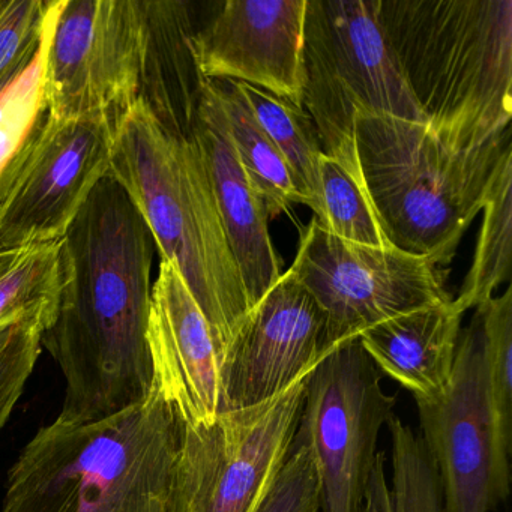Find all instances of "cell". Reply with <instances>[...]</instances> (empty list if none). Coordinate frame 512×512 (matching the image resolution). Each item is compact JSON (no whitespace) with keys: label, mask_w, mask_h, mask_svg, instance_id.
I'll return each mask as SVG.
<instances>
[{"label":"cell","mask_w":512,"mask_h":512,"mask_svg":"<svg viewBox=\"0 0 512 512\" xmlns=\"http://www.w3.org/2000/svg\"><path fill=\"white\" fill-rule=\"evenodd\" d=\"M238 85L257 122L283 155L298 191L299 205L308 206L314 212V217H319L322 197L320 160L323 151L313 119L304 107L295 106L256 86L239 82Z\"/></svg>","instance_id":"cell-20"},{"label":"cell","mask_w":512,"mask_h":512,"mask_svg":"<svg viewBox=\"0 0 512 512\" xmlns=\"http://www.w3.org/2000/svg\"><path fill=\"white\" fill-rule=\"evenodd\" d=\"M193 136L202 152L221 223L253 308L281 278V262L269 235V212L230 137L226 115L211 80L200 94Z\"/></svg>","instance_id":"cell-16"},{"label":"cell","mask_w":512,"mask_h":512,"mask_svg":"<svg viewBox=\"0 0 512 512\" xmlns=\"http://www.w3.org/2000/svg\"><path fill=\"white\" fill-rule=\"evenodd\" d=\"M152 389L187 424H211L227 413V350L215 337L173 263L161 260L148 322Z\"/></svg>","instance_id":"cell-15"},{"label":"cell","mask_w":512,"mask_h":512,"mask_svg":"<svg viewBox=\"0 0 512 512\" xmlns=\"http://www.w3.org/2000/svg\"><path fill=\"white\" fill-rule=\"evenodd\" d=\"M322 509V479L313 446L296 431L268 490L253 512H319Z\"/></svg>","instance_id":"cell-27"},{"label":"cell","mask_w":512,"mask_h":512,"mask_svg":"<svg viewBox=\"0 0 512 512\" xmlns=\"http://www.w3.org/2000/svg\"><path fill=\"white\" fill-rule=\"evenodd\" d=\"M385 476V454L377 452L365 490L361 512H394L391 490Z\"/></svg>","instance_id":"cell-30"},{"label":"cell","mask_w":512,"mask_h":512,"mask_svg":"<svg viewBox=\"0 0 512 512\" xmlns=\"http://www.w3.org/2000/svg\"><path fill=\"white\" fill-rule=\"evenodd\" d=\"M109 175L124 188L227 350L248 311L247 293L194 136L172 133L137 103L113 134Z\"/></svg>","instance_id":"cell-4"},{"label":"cell","mask_w":512,"mask_h":512,"mask_svg":"<svg viewBox=\"0 0 512 512\" xmlns=\"http://www.w3.org/2000/svg\"><path fill=\"white\" fill-rule=\"evenodd\" d=\"M49 7L47 0H0V86L38 55Z\"/></svg>","instance_id":"cell-29"},{"label":"cell","mask_w":512,"mask_h":512,"mask_svg":"<svg viewBox=\"0 0 512 512\" xmlns=\"http://www.w3.org/2000/svg\"><path fill=\"white\" fill-rule=\"evenodd\" d=\"M287 272L325 314V353L398 314L452 299L448 271L430 257L344 241L314 217Z\"/></svg>","instance_id":"cell-9"},{"label":"cell","mask_w":512,"mask_h":512,"mask_svg":"<svg viewBox=\"0 0 512 512\" xmlns=\"http://www.w3.org/2000/svg\"><path fill=\"white\" fill-rule=\"evenodd\" d=\"M302 106L323 154L361 181L356 116L425 124L383 31L377 0H307Z\"/></svg>","instance_id":"cell-6"},{"label":"cell","mask_w":512,"mask_h":512,"mask_svg":"<svg viewBox=\"0 0 512 512\" xmlns=\"http://www.w3.org/2000/svg\"><path fill=\"white\" fill-rule=\"evenodd\" d=\"M211 82L220 98L239 161L254 190L265 200L269 217L287 214L293 203L299 205V196L283 155L257 122L238 82Z\"/></svg>","instance_id":"cell-19"},{"label":"cell","mask_w":512,"mask_h":512,"mask_svg":"<svg viewBox=\"0 0 512 512\" xmlns=\"http://www.w3.org/2000/svg\"><path fill=\"white\" fill-rule=\"evenodd\" d=\"M482 212L472 266L454 299L463 313L493 298L494 290L511 280L512 158L500 169Z\"/></svg>","instance_id":"cell-21"},{"label":"cell","mask_w":512,"mask_h":512,"mask_svg":"<svg viewBox=\"0 0 512 512\" xmlns=\"http://www.w3.org/2000/svg\"><path fill=\"white\" fill-rule=\"evenodd\" d=\"M143 17L142 103L163 127L193 136L205 77L193 53L199 26L193 5L181 0H140Z\"/></svg>","instance_id":"cell-17"},{"label":"cell","mask_w":512,"mask_h":512,"mask_svg":"<svg viewBox=\"0 0 512 512\" xmlns=\"http://www.w3.org/2000/svg\"><path fill=\"white\" fill-rule=\"evenodd\" d=\"M425 124L455 148L511 134L512 0H377Z\"/></svg>","instance_id":"cell-2"},{"label":"cell","mask_w":512,"mask_h":512,"mask_svg":"<svg viewBox=\"0 0 512 512\" xmlns=\"http://www.w3.org/2000/svg\"><path fill=\"white\" fill-rule=\"evenodd\" d=\"M355 137L362 181L389 244L448 266L512 158L511 134L460 149L422 122L358 115Z\"/></svg>","instance_id":"cell-5"},{"label":"cell","mask_w":512,"mask_h":512,"mask_svg":"<svg viewBox=\"0 0 512 512\" xmlns=\"http://www.w3.org/2000/svg\"><path fill=\"white\" fill-rule=\"evenodd\" d=\"M392 445L394 512H445L439 472L421 436L394 416L388 422Z\"/></svg>","instance_id":"cell-25"},{"label":"cell","mask_w":512,"mask_h":512,"mask_svg":"<svg viewBox=\"0 0 512 512\" xmlns=\"http://www.w3.org/2000/svg\"><path fill=\"white\" fill-rule=\"evenodd\" d=\"M182 425L154 389L100 421L55 419L11 466L0 512H169Z\"/></svg>","instance_id":"cell-3"},{"label":"cell","mask_w":512,"mask_h":512,"mask_svg":"<svg viewBox=\"0 0 512 512\" xmlns=\"http://www.w3.org/2000/svg\"><path fill=\"white\" fill-rule=\"evenodd\" d=\"M326 319L289 274L248 311L226 362L227 412L271 401L307 377L325 355Z\"/></svg>","instance_id":"cell-13"},{"label":"cell","mask_w":512,"mask_h":512,"mask_svg":"<svg viewBox=\"0 0 512 512\" xmlns=\"http://www.w3.org/2000/svg\"><path fill=\"white\" fill-rule=\"evenodd\" d=\"M320 226L344 241L368 247L391 248L371 205L364 181L343 164L323 154L320 160Z\"/></svg>","instance_id":"cell-23"},{"label":"cell","mask_w":512,"mask_h":512,"mask_svg":"<svg viewBox=\"0 0 512 512\" xmlns=\"http://www.w3.org/2000/svg\"><path fill=\"white\" fill-rule=\"evenodd\" d=\"M19 251H0V275L7 271L8 266L14 262Z\"/></svg>","instance_id":"cell-31"},{"label":"cell","mask_w":512,"mask_h":512,"mask_svg":"<svg viewBox=\"0 0 512 512\" xmlns=\"http://www.w3.org/2000/svg\"><path fill=\"white\" fill-rule=\"evenodd\" d=\"M44 325L37 317L0 323V431L25 392L41 353Z\"/></svg>","instance_id":"cell-28"},{"label":"cell","mask_w":512,"mask_h":512,"mask_svg":"<svg viewBox=\"0 0 512 512\" xmlns=\"http://www.w3.org/2000/svg\"><path fill=\"white\" fill-rule=\"evenodd\" d=\"M113 134L103 119H56L47 110L0 196V251L62 241L109 176Z\"/></svg>","instance_id":"cell-12"},{"label":"cell","mask_w":512,"mask_h":512,"mask_svg":"<svg viewBox=\"0 0 512 512\" xmlns=\"http://www.w3.org/2000/svg\"><path fill=\"white\" fill-rule=\"evenodd\" d=\"M415 401L419 436L439 472L445 512H491L508 499L512 448L491 407L478 314L460 332L445 391Z\"/></svg>","instance_id":"cell-11"},{"label":"cell","mask_w":512,"mask_h":512,"mask_svg":"<svg viewBox=\"0 0 512 512\" xmlns=\"http://www.w3.org/2000/svg\"><path fill=\"white\" fill-rule=\"evenodd\" d=\"M484 337L488 395L497 427L512 448V287L476 307Z\"/></svg>","instance_id":"cell-26"},{"label":"cell","mask_w":512,"mask_h":512,"mask_svg":"<svg viewBox=\"0 0 512 512\" xmlns=\"http://www.w3.org/2000/svg\"><path fill=\"white\" fill-rule=\"evenodd\" d=\"M463 316L451 299L377 323L359 341L379 371L413 397L434 398L451 379Z\"/></svg>","instance_id":"cell-18"},{"label":"cell","mask_w":512,"mask_h":512,"mask_svg":"<svg viewBox=\"0 0 512 512\" xmlns=\"http://www.w3.org/2000/svg\"><path fill=\"white\" fill-rule=\"evenodd\" d=\"M305 11L307 0H227L194 34L200 73L304 107Z\"/></svg>","instance_id":"cell-14"},{"label":"cell","mask_w":512,"mask_h":512,"mask_svg":"<svg viewBox=\"0 0 512 512\" xmlns=\"http://www.w3.org/2000/svg\"><path fill=\"white\" fill-rule=\"evenodd\" d=\"M44 35L46 28L34 61L10 82L0 86V196L26 143L47 113L43 77Z\"/></svg>","instance_id":"cell-24"},{"label":"cell","mask_w":512,"mask_h":512,"mask_svg":"<svg viewBox=\"0 0 512 512\" xmlns=\"http://www.w3.org/2000/svg\"><path fill=\"white\" fill-rule=\"evenodd\" d=\"M395 401L359 337L332 347L308 374L296 431L313 446L323 512H361L377 439L395 416Z\"/></svg>","instance_id":"cell-10"},{"label":"cell","mask_w":512,"mask_h":512,"mask_svg":"<svg viewBox=\"0 0 512 512\" xmlns=\"http://www.w3.org/2000/svg\"><path fill=\"white\" fill-rule=\"evenodd\" d=\"M307 377L271 401L182 425L169 512H253L298 430Z\"/></svg>","instance_id":"cell-8"},{"label":"cell","mask_w":512,"mask_h":512,"mask_svg":"<svg viewBox=\"0 0 512 512\" xmlns=\"http://www.w3.org/2000/svg\"><path fill=\"white\" fill-rule=\"evenodd\" d=\"M140 0H52L44 35V98L56 119H103L113 131L139 103Z\"/></svg>","instance_id":"cell-7"},{"label":"cell","mask_w":512,"mask_h":512,"mask_svg":"<svg viewBox=\"0 0 512 512\" xmlns=\"http://www.w3.org/2000/svg\"><path fill=\"white\" fill-rule=\"evenodd\" d=\"M61 286V242L20 250L0 275V323L37 317L46 331L55 322Z\"/></svg>","instance_id":"cell-22"},{"label":"cell","mask_w":512,"mask_h":512,"mask_svg":"<svg viewBox=\"0 0 512 512\" xmlns=\"http://www.w3.org/2000/svg\"><path fill=\"white\" fill-rule=\"evenodd\" d=\"M155 244L124 188L106 176L61 241V298L41 347L61 368L56 421L86 424L148 400Z\"/></svg>","instance_id":"cell-1"}]
</instances>
